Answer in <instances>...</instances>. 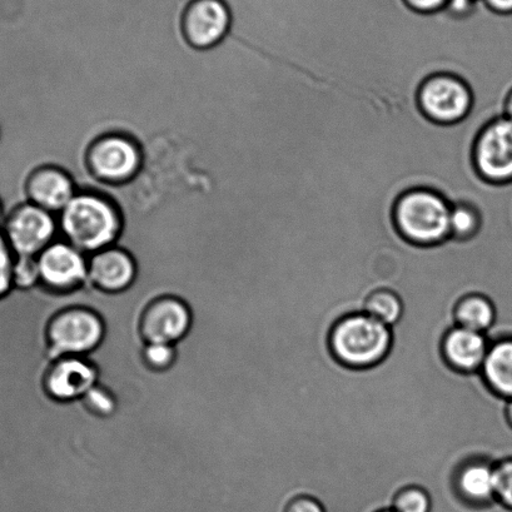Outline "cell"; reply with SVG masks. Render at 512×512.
I'll list each match as a JSON object with an SVG mask.
<instances>
[{
    "instance_id": "obj_1",
    "label": "cell",
    "mask_w": 512,
    "mask_h": 512,
    "mask_svg": "<svg viewBox=\"0 0 512 512\" xmlns=\"http://www.w3.org/2000/svg\"><path fill=\"white\" fill-rule=\"evenodd\" d=\"M57 218L59 237L87 256L116 245L121 236L116 203L98 192L78 191Z\"/></svg>"
},
{
    "instance_id": "obj_2",
    "label": "cell",
    "mask_w": 512,
    "mask_h": 512,
    "mask_svg": "<svg viewBox=\"0 0 512 512\" xmlns=\"http://www.w3.org/2000/svg\"><path fill=\"white\" fill-rule=\"evenodd\" d=\"M392 342V328L365 312L341 318L330 335L333 356L352 369L379 365L390 354Z\"/></svg>"
},
{
    "instance_id": "obj_3",
    "label": "cell",
    "mask_w": 512,
    "mask_h": 512,
    "mask_svg": "<svg viewBox=\"0 0 512 512\" xmlns=\"http://www.w3.org/2000/svg\"><path fill=\"white\" fill-rule=\"evenodd\" d=\"M451 203L439 192L415 188L397 200L394 220L407 241L432 246L449 240Z\"/></svg>"
},
{
    "instance_id": "obj_4",
    "label": "cell",
    "mask_w": 512,
    "mask_h": 512,
    "mask_svg": "<svg viewBox=\"0 0 512 512\" xmlns=\"http://www.w3.org/2000/svg\"><path fill=\"white\" fill-rule=\"evenodd\" d=\"M89 173L98 182L123 185L141 172L143 152L128 134L112 132L94 139L86 156Z\"/></svg>"
},
{
    "instance_id": "obj_5",
    "label": "cell",
    "mask_w": 512,
    "mask_h": 512,
    "mask_svg": "<svg viewBox=\"0 0 512 512\" xmlns=\"http://www.w3.org/2000/svg\"><path fill=\"white\" fill-rule=\"evenodd\" d=\"M104 337V323L97 312L83 307L67 308L49 322L48 341L59 357L84 356L96 350Z\"/></svg>"
},
{
    "instance_id": "obj_6",
    "label": "cell",
    "mask_w": 512,
    "mask_h": 512,
    "mask_svg": "<svg viewBox=\"0 0 512 512\" xmlns=\"http://www.w3.org/2000/svg\"><path fill=\"white\" fill-rule=\"evenodd\" d=\"M3 235L14 256L38 257L59 238L58 218L28 202L7 218Z\"/></svg>"
},
{
    "instance_id": "obj_7",
    "label": "cell",
    "mask_w": 512,
    "mask_h": 512,
    "mask_svg": "<svg viewBox=\"0 0 512 512\" xmlns=\"http://www.w3.org/2000/svg\"><path fill=\"white\" fill-rule=\"evenodd\" d=\"M419 104L422 113L431 121L457 123L470 113L472 93L461 78L451 74H435L422 83Z\"/></svg>"
},
{
    "instance_id": "obj_8",
    "label": "cell",
    "mask_w": 512,
    "mask_h": 512,
    "mask_svg": "<svg viewBox=\"0 0 512 512\" xmlns=\"http://www.w3.org/2000/svg\"><path fill=\"white\" fill-rule=\"evenodd\" d=\"M183 37L200 51L225 41L232 28V12L225 0H190L182 14Z\"/></svg>"
},
{
    "instance_id": "obj_9",
    "label": "cell",
    "mask_w": 512,
    "mask_h": 512,
    "mask_svg": "<svg viewBox=\"0 0 512 512\" xmlns=\"http://www.w3.org/2000/svg\"><path fill=\"white\" fill-rule=\"evenodd\" d=\"M474 163L484 180L512 181V119H495L482 129L474 147Z\"/></svg>"
},
{
    "instance_id": "obj_10",
    "label": "cell",
    "mask_w": 512,
    "mask_h": 512,
    "mask_svg": "<svg viewBox=\"0 0 512 512\" xmlns=\"http://www.w3.org/2000/svg\"><path fill=\"white\" fill-rule=\"evenodd\" d=\"M42 285L67 293L88 281V256L59 237L37 257Z\"/></svg>"
},
{
    "instance_id": "obj_11",
    "label": "cell",
    "mask_w": 512,
    "mask_h": 512,
    "mask_svg": "<svg viewBox=\"0 0 512 512\" xmlns=\"http://www.w3.org/2000/svg\"><path fill=\"white\" fill-rule=\"evenodd\" d=\"M192 325L190 307L181 298L159 297L149 303L141 318V333L146 344H169L186 337Z\"/></svg>"
},
{
    "instance_id": "obj_12",
    "label": "cell",
    "mask_w": 512,
    "mask_h": 512,
    "mask_svg": "<svg viewBox=\"0 0 512 512\" xmlns=\"http://www.w3.org/2000/svg\"><path fill=\"white\" fill-rule=\"evenodd\" d=\"M97 382V367L86 355L61 357L46 375L48 394L63 402L82 399Z\"/></svg>"
},
{
    "instance_id": "obj_13",
    "label": "cell",
    "mask_w": 512,
    "mask_h": 512,
    "mask_svg": "<svg viewBox=\"0 0 512 512\" xmlns=\"http://www.w3.org/2000/svg\"><path fill=\"white\" fill-rule=\"evenodd\" d=\"M137 263L131 253L118 246L88 256V278L99 290L121 293L133 285Z\"/></svg>"
},
{
    "instance_id": "obj_14",
    "label": "cell",
    "mask_w": 512,
    "mask_h": 512,
    "mask_svg": "<svg viewBox=\"0 0 512 512\" xmlns=\"http://www.w3.org/2000/svg\"><path fill=\"white\" fill-rule=\"evenodd\" d=\"M27 193L33 205L58 216L76 197L78 188L63 168L43 166L29 177Z\"/></svg>"
},
{
    "instance_id": "obj_15",
    "label": "cell",
    "mask_w": 512,
    "mask_h": 512,
    "mask_svg": "<svg viewBox=\"0 0 512 512\" xmlns=\"http://www.w3.org/2000/svg\"><path fill=\"white\" fill-rule=\"evenodd\" d=\"M491 345L486 333L454 326L442 340V354L447 364L462 374L480 372Z\"/></svg>"
},
{
    "instance_id": "obj_16",
    "label": "cell",
    "mask_w": 512,
    "mask_h": 512,
    "mask_svg": "<svg viewBox=\"0 0 512 512\" xmlns=\"http://www.w3.org/2000/svg\"><path fill=\"white\" fill-rule=\"evenodd\" d=\"M495 465L491 460L475 459L457 472V491L467 502L487 505L496 500Z\"/></svg>"
},
{
    "instance_id": "obj_17",
    "label": "cell",
    "mask_w": 512,
    "mask_h": 512,
    "mask_svg": "<svg viewBox=\"0 0 512 512\" xmlns=\"http://www.w3.org/2000/svg\"><path fill=\"white\" fill-rule=\"evenodd\" d=\"M480 374L497 396L512 400V337L491 342Z\"/></svg>"
},
{
    "instance_id": "obj_18",
    "label": "cell",
    "mask_w": 512,
    "mask_h": 512,
    "mask_svg": "<svg viewBox=\"0 0 512 512\" xmlns=\"http://www.w3.org/2000/svg\"><path fill=\"white\" fill-rule=\"evenodd\" d=\"M455 321L456 326L487 333L495 325L496 307L490 298L480 293H472L457 302Z\"/></svg>"
},
{
    "instance_id": "obj_19",
    "label": "cell",
    "mask_w": 512,
    "mask_h": 512,
    "mask_svg": "<svg viewBox=\"0 0 512 512\" xmlns=\"http://www.w3.org/2000/svg\"><path fill=\"white\" fill-rule=\"evenodd\" d=\"M364 312L392 328L404 315V301L395 290L380 288L367 297Z\"/></svg>"
},
{
    "instance_id": "obj_20",
    "label": "cell",
    "mask_w": 512,
    "mask_h": 512,
    "mask_svg": "<svg viewBox=\"0 0 512 512\" xmlns=\"http://www.w3.org/2000/svg\"><path fill=\"white\" fill-rule=\"evenodd\" d=\"M481 216L475 206L467 202H456L451 205L450 230L451 237L456 240H469L479 232Z\"/></svg>"
},
{
    "instance_id": "obj_21",
    "label": "cell",
    "mask_w": 512,
    "mask_h": 512,
    "mask_svg": "<svg viewBox=\"0 0 512 512\" xmlns=\"http://www.w3.org/2000/svg\"><path fill=\"white\" fill-rule=\"evenodd\" d=\"M82 400L89 411L99 416H111L118 409L116 394L99 380Z\"/></svg>"
},
{
    "instance_id": "obj_22",
    "label": "cell",
    "mask_w": 512,
    "mask_h": 512,
    "mask_svg": "<svg viewBox=\"0 0 512 512\" xmlns=\"http://www.w3.org/2000/svg\"><path fill=\"white\" fill-rule=\"evenodd\" d=\"M13 287L18 290H31L41 283V273L37 257H14L12 272Z\"/></svg>"
},
{
    "instance_id": "obj_23",
    "label": "cell",
    "mask_w": 512,
    "mask_h": 512,
    "mask_svg": "<svg viewBox=\"0 0 512 512\" xmlns=\"http://www.w3.org/2000/svg\"><path fill=\"white\" fill-rule=\"evenodd\" d=\"M392 509L396 512H431V496L420 486L406 487L395 497Z\"/></svg>"
},
{
    "instance_id": "obj_24",
    "label": "cell",
    "mask_w": 512,
    "mask_h": 512,
    "mask_svg": "<svg viewBox=\"0 0 512 512\" xmlns=\"http://www.w3.org/2000/svg\"><path fill=\"white\" fill-rule=\"evenodd\" d=\"M143 357L146 364L154 371H166L171 369L177 359L176 345L169 344H146L143 350Z\"/></svg>"
},
{
    "instance_id": "obj_25",
    "label": "cell",
    "mask_w": 512,
    "mask_h": 512,
    "mask_svg": "<svg viewBox=\"0 0 512 512\" xmlns=\"http://www.w3.org/2000/svg\"><path fill=\"white\" fill-rule=\"evenodd\" d=\"M496 500L512 509V459L495 465Z\"/></svg>"
},
{
    "instance_id": "obj_26",
    "label": "cell",
    "mask_w": 512,
    "mask_h": 512,
    "mask_svg": "<svg viewBox=\"0 0 512 512\" xmlns=\"http://www.w3.org/2000/svg\"><path fill=\"white\" fill-rule=\"evenodd\" d=\"M14 253L9 246L3 232H0V297L8 295L12 291L13 281V263Z\"/></svg>"
},
{
    "instance_id": "obj_27",
    "label": "cell",
    "mask_w": 512,
    "mask_h": 512,
    "mask_svg": "<svg viewBox=\"0 0 512 512\" xmlns=\"http://www.w3.org/2000/svg\"><path fill=\"white\" fill-rule=\"evenodd\" d=\"M404 3L416 13L432 14L444 11L449 0H404Z\"/></svg>"
},
{
    "instance_id": "obj_28",
    "label": "cell",
    "mask_w": 512,
    "mask_h": 512,
    "mask_svg": "<svg viewBox=\"0 0 512 512\" xmlns=\"http://www.w3.org/2000/svg\"><path fill=\"white\" fill-rule=\"evenodd\" d=\"M286 512H326L320 501L313 497L302 496L292 500Z\"/></svg>"
},
{
    "instance_id": "obj_29",
    "label": "cell",
    "mask_w": 512,
    "mask_h": 512,
    "mask_svg": "<svg viewBox=\"0 0 512 512\" xmlns=\"http://www.w3.org/2000/svg\"><path fill=\"white\" fill-rule=\"evenodd\" d=\"M477 2L479 0H449L446 9L452 16L465 17L472 12Z\"/></svg>"
},
{
    "instance_id": "obj_30",
    "label": "cell",
    "mask_w": 512,
    "mask_h": 512,
    "mask_svg": "<svg viewBox=\"0 0 512 512\" xmlns=\"http://www.w3.org/2000/svg\"><path fill=\"white\" fill-rule=\"evenodd\" d=\"M490 11L499 14H512V0H482Z\"/></svg>"
},
{
    "instance_id": "obj_31",
    "label": "cell",
    "mask_w": 512,
    "mask_h": 512,
    "mask_svg": "<svg viewBox=\"0 0 512 512\" xmlns=\"http://www.w3.org/2000/svg\"><path fill=\"white\" fill-rule=\"evenodd\" d=\"M506 117H509L512 119V91L509 94V98H507V102H506Z\"/></svg>"
},
{
    "instance_id": "obj_32",
    "label": "cell",
    "mask_w": 512,
    "mask_h": 512,
    "mask_svg": "<svg viewBox=\"0 0 512 512\" xmlns=\"http://www.w3.org/2000/svg\"><path fill=\"white\" fill-rule=\"evenodd\" d=\"M506 412H507V419H509L510 424L512 426V400L507 402Z\"/></svg>"
},
{
    "instance_id": "obj_33",
    "label": "cell",
    "mask_w": 512,
    "mask_h": 512,
    "mask_svg": "<svg viewBox=\"0 0 512 512\" xmlns=\"http://www.w3.org/2000/svg\"><path fill=\"white\" fill-rule=\"evenodd\" d=\"M4 222H6V217H4L2 203H0V232H3Z\"/></svg>"
},
{
    "instance_id": "obj_34",
    "label": "cell",
    "mask_w": 512,
    "mask_h": 512,
    "mask_svg": "<svg viewBox=\"0 0 512 512\" xmlns=\"http://www.w3.org/2000/svg\"><path fill=\"white\" fill-rule=\"evenodd\" d=\"M31 83H32V84H33V86H34V89H36V84H34L33 82H31ZM31 83H29V84H31ZM28 87H29V86H28ZM28 87H27V88H28ZM26 91H27V89H26ZM26 91H24V92H26ZM36 94H37V89H36ZM21 97H22V96H21ZM37 99H38V98H37ZM17 102H18V101H17ZM37 106H38V101H37ZM7 113H8V112H7ZM38 131H39V128H38ZM38 137H39V132H38ZM39 157H41V154H39ZM41 166H42V164H41Z\"/></svg>"
},
{
    "instance_id": "obj_35",
    "label": "cell",
    "mask_w": 512,
    "mask_h": 512,
    "mask_svg": "<svg viewBox=\"0 0 512 512\" xmlns=\"http://www.w3.org/2000/svg\"><path fill=\"white\" fill-rule=\"evenodd\" d=\"M31 82H33L34 84H36V82H34V81H33V79H32V81H31ZM28 86H29V84H28ZM26 89H27V88H26ZM36 89H37V86H36ZM19 98H21V97H19ZM37 98H38V93H37ZM16 103H17V102H16ZM9 111H11V109H9ZM9 111H8V112H9ZM38 128H39V116H38ZM39 154H41V153H39Z\"/></svg>"
},
{
    "instance_id": "obj_36",
    "label": "cell",
    "mask_w": 512,
    "mask_h": 512,
    "mask_svg": "<svg viewBox=\"0 0 512 512\" xmlns=\"http://www.w3.org/2000/svg\"><path fill=\"white\" fill-rule=\"evenodd\" d=\"M381 512H396L394 509H391V510H385V511H381Z\"/></svg>"
}]
</instances>
